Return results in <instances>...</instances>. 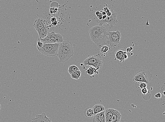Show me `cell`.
Returning a JSON list of instances; mask_svg holds the SVG:
<instances>
[{"instance_id": "20", "label": "cell", "mask_w": 165, "mask_h": 122, "mask_svg": "<svg viewBox=\"0 0 165 122\" xmlns=\"http://www.w3.org/2000/svg\"><path fill=\"white\" fill-rule=\"evenodd\" d=\"M79 69L77 66L75 65H72L69 67L68 71L69 74L70 75L76 71L79 70Z\"/></svg>"}, {"instance_id": "10", "label": "cell", "mask_w": 165, "mask_h": 122, "mask_svg": "<svg viewBox=\"0 0 165 122\" xmlns=\"http://www.w3.org/2000/svg\"><path fill=\"white\" fill-rule=\"evenodd\" d=\"M128 57L127 53L124 50H120L116 52L115 53V58L114 60L116 59H118L120 62H124L125 60H127Z\"/></svg>"}, {"instance_id": "30", "label": "cell", "mask_w": 165, "mask_h": 122, "mask_svg": "<svg viewBox=\"0 0 165 122\" xmlns=\"http://www.w3.org/2000/svg\"><path fill=\"white\" fill-rule=\"evenodd\" d=\"M110 122H112V121H110Z\"/></svg>"}, {"instance_id": "1", "label": "cell", "mask_w": 165, "mask_h": 122, "mask_svg": "<svg viewBox=\"0 0 165 122\" xmlns=\"http://www.w3.org/2000/svg\"><path fill=\"white\" fill-rule=\"evenodd\" d=\"M106 29L103 26L98 25L91 28L89 31L90 38L99 48L106 45Z\"/></svg>"}, {"instance_id": "22", "label": "cell", "mask_w": 165, "mask_h": 122, "mask_svg": "<svg viewBox=\"0 0 165 122\" xmlns=\"http://www.w3.org/2000/svg\"><path fill=\"white\" fill-rule=\"evenodd\" d=\"M142 97L145 100H149L151 97V94L150 92V90L149 91L148 93L145 95H142Z\"/></svg>"}, {"instance_id": "8", "label": "cell", "mask_w": 165, "mask_h": 122, "mask_svg": "<svg viewBox=\"0 0 165 122\" xmlns=\"http://www.w3.org/2000/svg\"><path fill=\"white\" fill-rule=\"evenodd\" d=\"M40 39L41 41L44 43H60L63 41L62 36L59 34H56L54 31L51 33H48L46 37L44 39Z\"/></svg>"}, {"instance_id": "17", "label": "cell", "mask_w": 165, "mask_h": 122, "mask_svg": "<svg viewBox=\"0 0 165 122\" xmlns=\"http://www.w3.org/2000/svg\"><path fill=\"white\" fill-rule=\"evenodd\" d=\"M84 114L85 116L87 118H91L95 115L93 109L90 107H88L85 109Z\"/></svg>"}, {"instance_id": "11", "label": "cell", "mask_w": 165, "mask_h": 122, "mask_svg": "<svg viewBox=\"0 0 165 122\" xmlns=\"http://www.w3.org/2000/svg\"><path fill=\"white\" fill-rule=\"evenodd\" d=\"M32 122H52L51 120L46 116V113L37 115L32 119Z\"/></svg>"}, {"instance_id": "9", "label": "cell", "mask_w": 165, "mask_h": 122, "mask_svg": "<svg viewBox=\"0 0 165 122\" xmlns=\"http://www.w3.org/2000/svg\"><path fill=\"white\" fill-rule=\"evenodd\" d=\"M117 22V14L114 11L112 16H107V18L104 21L103 25L105 24L109 26V29H112Z\"/></svg>"}, {"instance_id": "23", "label": "cell", "mask_w": 165, "mask_h": 122, "mask_svg": "<svg viewBox=\"0 0 165 122\" xmlns=\"http://www.w3.org/2000/svg\"><path fill=\"white\" fill-rule=\"evenodd\" d=\"M44 43L41 41L40 38H39L37 41V47L39 48H41L43 46Z\"/></svg>"}, {"instance_id": "2", "label": "cell", "mask_w": 165, "mask_h": 122, "mask_svg": "<svg viewBox=\"0 0 165 122\" xmlns=\"http://www.w3.org/2000/svg\"><path fill=\"white\" fill-rule=\"evenodd\" d=\"M73 48L70 41H65L60 43L58 53L59 61L65 62L69 60L74 55Z\"/></svg>"}, {"instance_id": "6", "label": "cell", "mask_w": 165, "mask_h": 122, "mask_svg": "<svg viewBox=\"0 0 165 122\" xmlns=\"http://www.w3.org/2000/svg\"><path fill=\"white\" fill-rule=\"evenodd\" d=\"M121 35L119 30L116 32L107 33L106 45L112 48H114L119 44L121 39Z\"/></svg>"}, {"instance_id": "19", "label": "cell", "mask_w": 165, "mask_h": 122, "mask_svg": "<svg viewBox=\"0 0 165 122\" xmlns=\"http://www.w3.org/2000/svg\"><path fill=\"white\" fill-rule=\"evenodd\" d=\"M81 74V71L79 70L72 73L71 74V76L73 79L77 80L80 77Z\"/></svg>"}, {"instance_id": "5", "label": "cell", "mask_w": 165, "mask_h": 122, "mask_svg": "<svg viewBox=\"0 0 165 122\" xmlns=\"http://www.w3.org/2000/svg\"><path fill=\"white\" fill-rule=\"evenodd\" d=\"M83 64L86 66H91L94 67L98 70L103 66V62L101 55L98 53L92 56H88V58L84 60Z\"/></svg>"}, {"instance_id": "26", "label": "cell", "mask_w": 165, "mask_h": 122, "mask_svg": "<svg viewBox=\"0 0 165 122\" xmlns=\"http://www.w3.org/2000/svg\"><path fill=\"white\" fill-rule=\"evenodd\" d=\"M132 50L130 49V48H127L126 49V52L127 53H130L131 52Z\"/></svg>"}, {"instance_id": "21", "label": "cell", "mask_w": 165, "mask_h": 122, "mask_svg": "<svg viewBox=\"0 0 165 122\" xmlns=\"http://www.w3.org/2000/svg\"><path fill=\"white\" fill-rule=\"evenodd\" d=\"M109 50V47L107 45H104L100 49V52L102 54H105L108 52Z\"/></svg>"}, {"instance_id": "14", "label": "cell", "mask_w": 165, "mask_h": 122, "mask_svg": "<svg viewBox=\"0 0 165 122\" xmlns=\"http://www.w3.org/2000/svg\"><path fill=\"white\" fill-rule=\"evenodd\" d=\"M114 109H108L105 111V122H110L111 121V118H112L113 113L114 112Z\"/></svg>"}, {"instance_id": "12", "label": "cell", "mask_w": 165, "mask_h": 122, "mask_svg": "<svg viewBox=\"0 0 165 122\" xmlns=\"http://www.w3.org/2000/svg\"><path fill=\"white\" fill-rule=\"evenodd\" d=\"M93 121V122H105V111L94 115Z\"/></svg>"}, {"instance_id": "29", "label": "cell", "mask_w": 165, "mask_h": 122, "mask_svg": "<svg viewBox=\"0 0 165 122\" xmlns=\"http://www.w3.org/2000/svg\"><path fill=\"white\" fill-rule=\"evenodd\" d=\"M133 55V53H132L131 54V55Z\"/></svg>"}, {"instance_id": "13", "label": "cell", "mask_w": 165, "mask_h": 122, "mask_svg": "<svg viewBox=\"0 0 165 122\" xmlns=\"http://www.w3.org/2000/svg\"><path fill=\"white\" fill-rule=\"evenodd\" d=\"M121 117L120 112L117 110L114 109V112L113 113L111 121L113 122H120Z\"/></svg>"}, {"instance_id": "28", "label": "cell", "mask_w": 165, "mask_h": 122, "mask_svg": "<svg viewBox=\"0 0 165 122\" xmlns=\"http://www.w3.org/2000/svg\"><path fill=\"white\" fill-rule=\"evenodd\" d=\"M1 104H0V110H1Z\"/></svg>"}, {"instance_id": "27", "label": "cell", "mask_w": 165, "mask_h": 122, "mask_svg": "<svg viewBox=\"0 0 165 122\" xmlns=\"http://www.w3.org/2000/svg\"><path fill=\"white\" fill-rule=\"evenodd\" d=\"M129 48L130 49H131V50H132V51L133 50V48H132V47H130Z\"/></svg>"}, {"instance_id": "7", "label": "cell", "mask_w": 165, "mask_h": 122, "mask_svg": "<svg viewBox=\"0 0 165 122\" xmlns=\"http://www.w3.org/2000/svg\"><path fill=\"white\" fill-rule=\"evenodd\" d=\"M152 75L149 70H140L135 74L133 81L135 82H140L149 84L151 81Z\"/></svg>"}, {"instance_id": "15", "label": "cell", "mask_w": 165, "mask_h": 122, "mask_svg": "<svg viewBox=\"0 0 165 122\" xmlns=\"http://www.w3.org/2000/svg\"><path fill=\"white\" fill-rule=\"evenodd\" d=\"M95 115L105 111V106L102 104H97L92 108Z\"/></svg>"}, {"instance_id": "18", "label": "cell", "mask_w": 165, "mask_h": 122, "mask_svg": "<svg viewBox=\"0 0 165 122\" xmlns=\"http://www.w3.org/2000/svg\"><path fill=\"white\" fill-rule=\"evenodd\" d=\"M135 85L136 88L140 89L147 88V84L144 82H135Z\"/></svg>"}, {"instance_id": "4", "label": "cell", "mask_w": 165, "mask_h": 122, "mask_svg": "<svg viewBox=\"0 0 165 122\" xmlns=\"http://www.w3.org/2000/svg\"><path fill=\"white\" fill-rule=\"evenodd\" d=\"M60 43H44L41 48L37 47L41 53L48 57H54L58 53Z\"/></svg>"}, {"instance_id": "24", "label": "cell", "mask_w": 165, "mask_h": 122, "mask_svg": "<svg viewBox=\"0 0 165 122\" xmlns=\"http://www.w3.org/2000/svg\"><path fill=\"white\" fill-rule=\"evenodd\" d=\"M141 92L142 95H145L148 93L149 91L147 88L142 89H141Z\"/></svg>"}, {"instance_id": "16", "label": "cell", "mask_w": 165, "mask_h": 122, "mask_svg": "<svg viewBox=\"0 0 165 122\" xmlns=\"http://www.w3.org/2000/svg\"><path fill=\"white\" fill-rule=\"evenodd\" d=\"M84 68L86 70V73L89 75L91 78L94 77L95 74H99L98 71L94 67H91L88 69H86L84 67Z\"/></svg>"}, {"instance_id": "3", "label": "cell", "mask_w": 165, "mask_h": 122, "mask_svg": "<svg viewBox=\"0 0 165 122\" xmlns=\"http://www.w3.org/2000/svg\"><path fill=\"white\" fill-rule=\"evenodd\" d=\"M33 26L37 31L41 39H44L49 33V26L44 19L38 18L36 19Z\"/></svg>"}, {"instance_id": "25", "label": "cell", "mask_w": 165, "mask_h": 122, "mask_svg": "<svg viewBox=\"0 0 165 122\" xmlns=\"http://www.w3.org/2000/svg\"><path fill=\"white\" fill-rule=\"evenodd\" d=\"M161 95L160 93H158L155 95V98L157 99H159L161 98Z\"/></svg>"}]
</instances>
